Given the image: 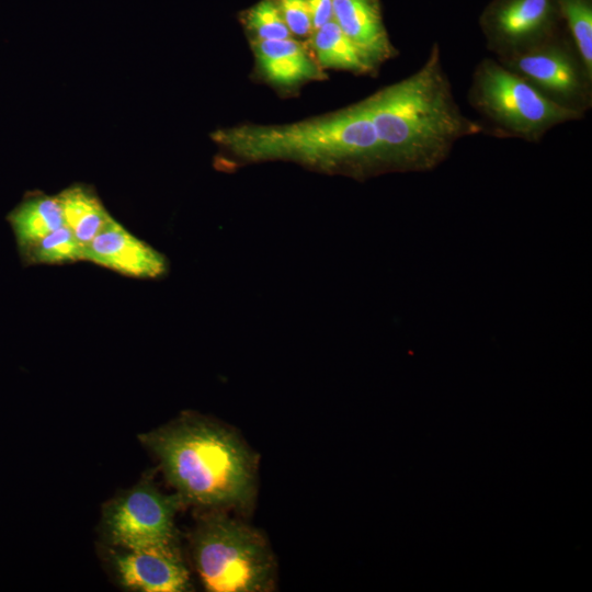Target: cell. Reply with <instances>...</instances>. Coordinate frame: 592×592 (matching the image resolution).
I'll use <instances>...</instances> for the list:
<instances>
[{
  "instance_id": "cell-1",
  "label": "cell",
  "mask_w": 592,
  "mask_h": 592,
  "mask_svg": "<svg viewBox=\"0 0 592 592\" xmlns=\"http://www.w3.org/2000/svg\"><path fill=\"white\" fill-rule=\"evenodd\" d=\"M365 102L392 172L431 171L448 158L458 140L485 132L457 104L436 42L417 71Z\"/></svg>"
},
{
  "instance_id": "cell-8",
  "label": "cell",
  "mask_w": 592,
  "mask_h": 592,
  "mask_svg": "<svg viewBox=\"0 0 592 592\" xmlns=\"http://www.w3.org/2000/svg\"><path fill=\"white\" fill-rule=\"evenodd\" d=\"M496 59L522 54L565 31L557 0H491L479 16Z\"/></svg>"
},
{
  "instance_id": "cell-14",
  "label": "cell",
  "mask_w": 592,
  "mask_h": 592,
  "mask_svg": "<svg viewBox=\"0 0 592 592\" xmlns=\"http://www.w3.org/2000/svg\"><path fill=\"white\" fill-rule=\"evenodd\" d=\"M10 221L23 250L65 225L57 196H36L25 201L10 215Z\"/></svg>"
},
{
  "instance_id": "cell-5",
  "label": "cell",
  "mask_w": 592,
  "mask_h": 592,
  "mask_svg": "<svg viewBox=\"0 0 592 592\" xmlns=\"http://www.w3.org/2000/svg\"><path fill=\"white\" fill-rule=\"evenodd\" d=\"M467 100L491 127L492 135L533 144L539 143L554 127L585 116L555 104L490 57L476 65Z\"/></svg>"
},
{
  "instance_id": "cell-17",
  "label": "cell",
  "mask_w": 592,
  "mask_h": 592,
  "mask_svg": "<svg viewBox=\"0 0 592 592\" xmlns=\"http://www.w3.org/2000/svg\"><path fill=\"white\" fill-rule=\"evenodd\" d=\"M32 263L59 264L83 260L84 247L66 225L24 249Z\"/></svg>"
},
{
  "instance_id": "cell-10",
  "label": "cell",
  "mask_w": 592,
  "mask_h": 592,
  "mask_svg": "<svg viewBox=\"0 0 592 592\" xmlns=\"http://www.w3.org/2000/svg\"><path fill=\"white\" fill-rule=\"evenodd\" d=\"M83 260L137 278H156L167 271L161 253L113 218L84 247Z\"/></svg>"
},
{
  "instance_id": "cell-19",
  "label": "cell",
  "mask_w": 592,
  "mask_h": 592,
  "mask_svg": "<svg viewBox=\"0 0 592 592\" xmlns=\"http://www.w3.org/2000/svg\"><path fill=\"white\" fill-rule=\"evenodd\" d=\"M275 2L292 35L310 37L312 25L306 0H275Z\"/></svg>"
},
{
  "instance_id": "cell-15",
  "label": "cell",
  "mask_w": 592,
  "mask_h": 592,
  "mask_svg": "<svg viewBox=\"0 0 592 592\" xmlns=\"http://www.w3.org/2000/svg\"><path fill=\"white\" fill-rule=\"evenodd\" d=\"M309 38L315 59L321 68L345 70L356 75L375 72L333 20L315 30Z\"/></svg>"
},
{
  "instance_id": "cell-4",
  "label": "cell",
  "mask_w": 592,
  "mask_h": 592,
  "mask_svg": "<svg viewBox=\"0 0 592 592\" xmlns=\"http://www.w3.org/2000/svg\"><path fill=\"white\" fill-rule=\"evenodd\" d=\"M191 546L195 569L207 591L272 590L275 568L266 540L218 509L200 517Z\"/></svg>"
},
{
  "instance_id": "cell-6",
  "label": "cell",
  "mask_w": 592,
  "mask_h": 592,
  "mask_svg": "<svg viewBox=\"0 0 592 592\" xmlns=\"http://www.w3.org/2000/svg\"><path fill=\"white\" fill-rule=\"evenodd\" d=\"M182 504L177 493L164 494L144 479L103 505L101 533L109 545L122 549L174 543V517Z\"/></svg>"
},
{
  "instance_id": "cell-18",
  "label": "cell",
  "mask_w": 592,
  "mask_h": 592,
  "mask_svg": "<svg viewBox=\"0 0 592 592\" xmlns=\"http://www.w3.org/2000/svg\"><path fill=\"white\" fill-rule=\"evenodd\" d=\"M246 29L253 39L270 41L293 37L275 0H261L243 14Z\"/></svg>"
},
{
  "instance_id": "cell-2",
  "label": "cell",
  "mask_w": 592,
  "mask_h": 592,
  "mask_svg": "<svg viewBox=\"0 0 592 592\" xmlns=\"http://www.w3.org/2000/svg\"><path fill=\"white\" fill-rule=\"evenodd\" d=\"M213 138L244 162L287 160L356 179L389 172L365 100L295 123L218 129Z\"/></svg>"
},
{
  "instance_id": "cell-13",
  "label": "cell",
  "mask_w": 592,
  "mask_h": 592,
  "mask_svg": "<svg viewBox=\"0 0 592 592\" xmlns=\"http://www.w3.org/2000/svg\"><path fill=\"white\" fill-rule=\"evenodd\" d=\"M57 198L65 225L83 247L90 243L112 219L98 196L84 186L73 185L66 189L57 195Z\"/></svg>"
},
{
  "instance_id": "cell-9",
  "label": "cell",
  "mask_w": 592,
  "mask_h": 592,
  "mask_svg": "<svg viewBox=\"0 0 592 592\" xmlns=\"http://www.w3.org/2000/svg\"><path fill=\"white\" fill-rule=\"evenodd\" d=\"M121 587L141 592H184L192 588L189 569L177 542L141 549L110 550Z\"/></svg>"
},
{
  "instance_id": "cell-16",
  "label": "cell",
  "mask_w": 592,
  "mask_h": 592,
  "mask_svg": "<svg viewBox=\"0 0 592 592\" xmlns=\"http://www.w3.org/2000/svg\"><path fill=\"white\" fill-rule=\"evenodd\" d=\"M570 39L592 73V0H557Z\"/></svg>"
},
{
  "instance_id": "cell-20",
  "label": "cell",
  "mask_w": 592,
  "mask_h": 592,
  "mask_svg": "<svg viewBox=\"0 0 592 592\" xmlns=\"http://www.w3.org/2000/svg\"><path fill=\"white\" fill-rule=\"evenodd\" d=\"M312 32L333 20L332 0H306Z\"/></svg>"
},
{
  "instance_id": "cell-12",
  "label": "cell",
  "mask_w": 592,
  "mask_h": 592,
  "mask_svg": "<svg viewBox=\"0 0 592 592\" xmlns=\"http://www.w3.org/2000/svg\"><path fill=\"white\" fill-rule=\"evenodd\" d=\"M252 48L262 75L278 87H293L322 79L321 67L306 46L291 38L252 41Z\"/></svg>"
},
{
  "instance_id": "cell-7",
  "label": "cell",
  "mask_w": 592,
  "mask_h": 592,
  "mask_svg": "<svg viewBox=\"0 0 592 592\" xmlns=\"http://www.w3.org/2000/svg\"><path fill=\"white\" fill-rule=\"evenodd\" d=\"M498 61L555 104L583 115L591 110L592 73L566 30L522 54Z\"/></svg>"
},
{
  "instance_id": "cell-11",
  "label": "cell",
  "mask_w": 592,
  "mask_h": 592,
  "mask_svg": "<svg viewBox=\"0 0 592 592\" xmlns=\"http://www.w3.org/2000/svg\"><path fill=\"white\" fill-rule=\"evenodd\" d=\"M332 11L333 21L374 71L397 56L384 24L379 0H332Z\"/></svg>"
},
{
  "instance_id": "cell-3",
  "label": "cell",
  "mask_w": 592,
  "mask_h": 592,
  "mask_svg": "<svg viewBox=\"0 0 592 592\" xmlns=\"http://www.w3.org/2000/svg\"><path fill=\"white\" fill-rule=\"evenodd\" d=\"M138 439L183 503L246 509L253 500L255 456L234 432L185 413Z\"/></svg>"
}]
</instances>
